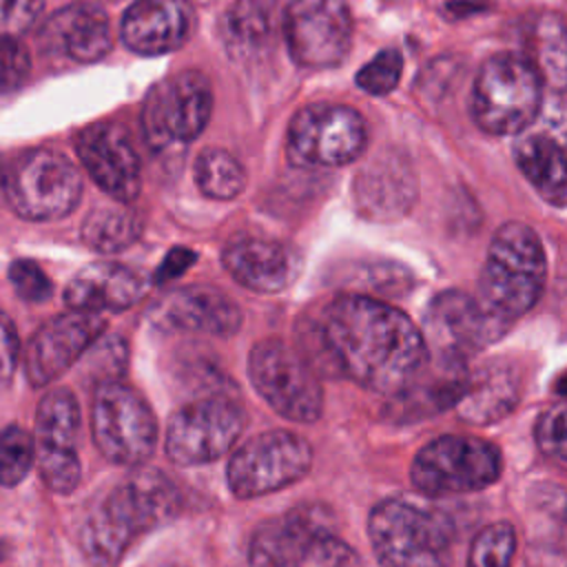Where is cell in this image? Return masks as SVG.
<instances>
[{
  "label": "cell",
  "mask_w": 567,
  "mask_h": 567,
  "mask_svg": "<svg viewBox=\"0 0 567 567\" xmlns=\"http://www.w3.org/2000/svg\"><path fill=\"white\" fill-rule=\"evenodd\" d=\"M44 0H0V44L20 42L38 22Z\"/></svg>",
  "instance_id": "cell-37"
},
{
  "label": "cell",
  "mask_w": 567,
  "mask_h": 567,
  "mask_svg": "<svg viewBox=\"0 0 567 567\" xmlns=\"http://www.w3.org/2000/svg\"><path fill=\"white\" fill-rule=\"evenodd\" d=\"M543 106V75L527 55L496 53L474 80L472 117L489 135L523 133Z\"/></svg>",
  "instance_id": "cell-4"
},
{
  "label": "cell",
  "mask_w": 567,
  "mask_h": 567,
  "mask_svg": "<svg viewBox=\"0 0 567 567\" xmlns=\"http://www.w3.org/2000/svg\"><path fill=\"white\" fill-rule=\"evenodd\" d=\"M2 556H4V545L0 543V558H2Z\"/></svg>",
  "instance_id": "cell-44"
},
{
  "label": "cell",
  "mask_w": 567,
  "mask_h": 567,
  "mask_svg": "<svg viewBox=\"0 0 567 567\" xmlns=\"http://www.w3.org/2000/svg\"><path fill=\"white\" fill-rule=\"evenodd\" d=\"M20 357V339L13 321L0 310V379H9Z\"/></svg>",
  "instance_id": "cell-41"
},
{
  "label": "cell",
  "mask_w": 567,
  "mask_h": 567,
  "mask_svg": "<svg viewBox=\"0 0 567 567\" xmlns=\"http://www.w3.org/2000/svg\"><path fill=\"white\" fill-rule=\"evenodd\" d=\"M403 73V55L399 49H383L372 60H368L354 75L361 91L370 95H388L396 89Z\"/></svg>",
  "instance_id": "cell-34"
},
{
  "label": "cell",
  "mask_w": 567,
  "mask_h": 567,
  "mask_svg": "<svg viewBox=\"0 0 567 567\" xmlns=\"http://www.w3.org/2000/svg\"><path fill=\"white\" fill-rule=\"evenodd\" d=\"M281 33L297 64L337 66L352 44L348 0H288L281 9Z\"/></svg>",
  "instance_id": "cell-15"
},
{
  "label": "cell",
  "mask_w": 567,
  "mask_h": 567,
  "mask_svg": "<svg viewBox=\"0 0 567 567\" xmlns=\"http://www.w3.org/2000/svg\"><path fill=\"white\" fill-rule=\"evenodd\" d=\"M9 281L13 284L16 292L31 303L44 301L53 292L51 279L44 275V270L31 261V259H16L9 266Z\"/></svg>",
  "instance_id": "cell-39"
},
{
  "label": "cell",
  "mask_w": 567,
  "mask_h": 567,
  "mask_svg": "<svg viewBox=\"0 0 567 567\" xmlns=\"http://www.w3.org/2000/svg\"><path fill=\"white\" fill-rule=\"evenodd\" d=\"M295 567H361V558L346 540L323 529L310 540Z\"/></svg>",
  "instance_id": "cell-35"
},
{
  "label": "cell",
  "mask_w": 567,
  "mask_h": 567,
  "mask_svg": "<svg viewBox=\"0 0 567 567\" xmlns=\"http://www.w3.org/2000/svg\"><path fill=\"white\" fill-rule=\"evenodd\" d=\"M288 155L303 166H343L368 146V126L359 111L346 104L317 102L301 109L288 126Z\"/></svg>",
  "instance_id": "cell-13"
},
{
  "label": "cell",
  "mask_w": 567,
  "mask_h": 567,
  "mask_svg": "<svg viewBox=\"0 0 567 567\" xmlns=\"http://www.w3.org/2000/svg\"><path fill=\"white\" fill-rule=\"evenodd\" d=\"M80 405L71 390H49L35 412V465L42 483L55 494H71L80 485L82 465L78 456Z\"/></svg>",
  "instance_id": "cell-16"
},
{
  "label": "cell",
  "mask_w": 567,
  "mask_h": 567,
  "mask_svg": "<svg viewBox=\"0 0 567 567\" xmlns=\"http://www.w3.org/2000/svg\"><path fill=\"white\" fill-rule=\"evenodd\" d=\"M197 259V255L193 252V250H188V248H173L166 257H164V261H162V266L155 270V281H159V284H164V281H171V279H175V277H179L186 268H190V264Z\"/></svg>",
  "instance_id": "cell-42"
},
{
  "label": "cell",
  "mask_w": 567,
  "mask_h": 567,
  "mask_svg": "<svg viewBox=\"0 0 567 567\" xmlns=\"http://www.w3.org/2000/svg\"><path fill=\"white\" fill-rule=\"evenodd\" d=\"M31 60L22 42L0 44V93L20 86L29 73Z\"/></svg>",
  "instance_id": "cell-40"
},
{
  "label": "cell",
  "mask_w": 567,
  "mask_h": 567,
  "mask_svg": "<svg viewBox=\"0 0 567 567\" xmlns=\"http://www.w3.org/2000/svg\"><path fill=\"white\" fill-rule=\"evenodd\" d=\"M179 509L177 487L155 467L137 465L89 514L80 543L95 567H115L142 536L168 525Z\"/></svg>",
  "instance_id": "cell-2"
},
{
  "label": "cell",
  "mask_w": 567,
  "mask_h": 567,
  "mask_svg": "<svg viewBox=\"0 0 567 567\" xmlns=\"http://www.w3.org/2000/svg\"><path fill=\"white\" fill-rule=\"evenodd\" d=\"M86 354V368L100 383L120 381L122 370L126 368V343L120 337H97Z\"/></svg>",
  "instance_id": "cell-36"
},
{
  "label": "cell",
  "mask_w": 567,
  "mask_h": 567,
  "mask_svg": "<svg viewBox=\"0 0 567 567\" xmlns=\"http://www.w3.org/2000/svg\"><path fill=\"white\" fill-rule=\"evenodd\" d=\"M514 159L543 199L563 206L567 199V166L563 146L545 133L525 135L514 146Z\"/></svg>",
  "instance_id": "cell-28"
},
{
  "label": "cell",
  "mask_w": 567,
  "mask_h": 567,
  "mask_svg": "<svg viewBox=\"0 0 567 567\" xmlns=\"http://www.w3.org/2000/svg\"><path fill=\"white\" fill-rule=\"evenodd\" d=\"M2 190L16 215L31 221L66 217L82 197V175L62 153L33 148L16 155L2 175Z\"/></svg>",
  "instance_id": "cell-7"
},
{
  "label": "cell",
  "mask_w": 567,
  "mask_h": 567,
  "mask_svg": "<svg viewBox=\"0 0 567 567\" xmlns=\"http://www.w3.org/2000/svg\"><path fill=\"white\" fill-rule=\"evenodd\" d=\"M213 115V86L197 69L155 84L142 109V128L153 148L193 142Z\"/></svg>",
  "instance_id": "cell-14"
},
{
  "label": "cell",
  "mask_w": 567,
  "mask_h": 567,
  "mask_svg": "<svg viewBox=\"0 0 567 567\" xmlns=\"http://www.w3.org/2000/svg\"><path fill=\"white\" fill-rule=\"evenodd\" d=\"M536 443L540 447V452L556 461V463H565L567 452H565V408L563 403H556L551 408H547L538 421H536Z\"/></svg>",
  "instance_id": "cell-38"
},
{
  "label": "cell",
  "mask_w": 567,
  "mask_h": 567,
  "mask_svg": "<svg viewBox=\"0 0 567 567\" xmlns=\"http://www.w3.org/2000/svg\"><path fill=\"white\" fill-rule=\"evenodd\" d=\"M80 2H84V4H93V7H97V4H111V2H120V0H80Z\"/></svg>",
  "instance_id": "cell-43"
},
{
  "label": "cell",
  "mask_w": 567,
  "mask_h": 567,
  "mask_svg": "<svg viewBox=\"0 0 567 567\" xmlns=\"http://www.w3.org/2000/svg\"><path fill=\"white\" fill-rule=\"evenodd\" d=\"M106 323L95 312L69 310L47 321L29 341L24 372L31 385L44 388L66 372L91 343L102 337Z\"/></svg>",
  "instance_id": "cell-18"
},
{
  "label": "cell",
  "mask_w": 567,
  "mask_h": 567,
  "mask_svg": "<svg viewBox=\"0 0 567 567\" xmlns=\"http://www.w3.org/2000/svg\"><path fill=\"white\" fill-rule=\"evenodd\" d=\"M545 277L547 257L538 235L523 221H507L489 241L478 301L512 326L536 306Z\"/></svg>",
  "instance_id": "cell-3"
},
{
  "label": "cell",
  "mask_w": 567,
  "mask_h": 567,
  "mask_svg": "<svg viewBox=\"0 0 567 567\" xmlns=\"http://www.w3.org/2000/svg\"><path fill=\"white\" fill-rule=\"evenodd\" d=\"M352 193L363 217L394 221L403 217L416 199V175L403 153L388 148L361 168Z\"/></svg>",
  "instance_id": "cell-22"
},
{
  "label": "cell",
  "mask_w": 567,
  "mask_h": 567,
  "mask_svg": "<svg viewBox=\"0 0 567 567\" xmlns=\"http://www.w3.org/2000/svg\"><path fill=\"white\" fill-rule=\"evenodd\" d=\"M75 153L89 177L117 204H128L140 195L142 166L124 126L95 122L82 128L75 137Z\"/></svg>",
  "instance_id": "cell-17"
},
{
  "label": "cell",
  "mask_w": 567,
  "mask_h": 567,
  "mask_svg": "<svg viewBox=\"0 0 567 567\" xmlns=\"http://www.w3.org/2000/svg\"><path fill=\"white\" fill-rule=\"evenodd\" d=\"M279 24L281 11L275 0H235L221 20V35L228 53L246 60L272 44Z\"/></svg>",
  "instance_id": "cell-27"
},
{
  "label": "cell",
  "mask_w": 567,
  "mask_h": 567,
  "mask_svg": "<svg viewBox=\"0 0 567 567\" xmlns=\"http://www.w3.org/2000/svg\"><path fill=\"white\" fill-rule=\"evenodd\" d=\"M144 290V279L128 266L115 261H95L78 270L66 284L64 301L71 310L80 312H120L135 306Z\"/></svg>",
  "instance_id": "cell-24"
},
{
  "label": "cell",
  "mask_w": 567,
  "mask_h": 567,
  "mask_svg": "<svg viewBox=\"0 0 567 567\" xmlns=\"http://www.w3.org/2000/svg\"><path fill=\"white\" fill-rule=\"evenodd\" d=\"M221 264L244 288L261 295H275L295 284L301 270V255L286 241L255 233H239L224 246Z\"/></svg>",
  "instance_id": "cell-19"
},
{
  "label": "cell",
  "mask_w": 567,
  "mask_h": 567,
  "mask_svg": "<svg viewBox=\"0 0 567 567\" xmlns=\"http://www.w3.org/2000/svg\"><path fill=\"white\" fill-rule=\"evenodd\" d=\"M299 354L315 372H328L379 394H401L427 361L421 330L394 306L343 295L321 308Z\"/></svg>",
  "instance_id": "cell-1"
},
{
  "label": "cell",
  "mask_w": 567,
  "mask_h": 567,
  "mask_svg": "<svg viewBox=\"0 0 567 567\" xmlns=\"http://www.w3.org/2000/svg\"><path fill=\"white\" fill-rule=\"evenodd\" d=\"M33 461V436L20 425H7L0 432V485H18Z\"/></svg>",
  "instance_id": "cell-33"
},
{
  "label": "cell",
  "mask_w": 567,
  "mask_h": 567,
  "mask_svg": "<svg viewBox=\"0 0 567 567\" xmlns=\"http://www.w3.org/2000/svg\"><path fill=\"white\" fill-rule=\"evenodd\" d=\"M195 182L210 199H235L246 188V171L228 151L204 148L195 159Z\"/></svg>",
  "instance_id": "cell-30"
},
{
  "label": "cell",
  "mask_w": 567,
  "mask_h": 567,
  "mask_svg": "<svg viewBox=\"0 0 567 567\" xmlns=\"http://www.w3.org/2000/svg\"><path fill=\"white\" fill-rule=\"evenodd\" d=\"M312 467L310 443L290 430H268L235 447L226 465L228 489L257 498L299 483Z\"/></svg>",
  "instance_id": "cell-12"
},
{
  "label": "cell",
  "mask_w": 567,
  "mask_h": 567,
  "mask_svg": "<svg viewBox=\"0 0 567 567\" xmlns=\"http://www.w3.org/2000/svg\"><path fill=\"white\" fill-rule=\"evenodd\" d=\"M244 427L246 412L241 403L228 390L208 392L168 416L164 452L179 467L206 465L228 454Z\"/></svg>",
  "instance_id": "cell-6"
},
{
  "label": "cell",
  "mask_w": 567,
  "mask_h": 567,
  "mask_svg": "<svg viewBox=\"0 0 567 567\" xmlns=\"http://www.w3.org/2000/svg\"><path fill=\"white\" fill-rule=\"evenodd\" d=\"M368 536L381 567H447L452 525L445 516L401 498L372 507Z\"/></svg>",
  "instance_id": "cell-5"
},
{
  "label": "cell",
  "mask_w": 567,
  "mask_h": 567,
  "mask_svg": "<svg viewBox=\"0 0 567 567\" xmlns=\"http://www.w3.org/2000/svg\"><path fill=\"white\" fill-rule=\"evenodd\" d=\"M516 551V529L507 520H496L483 527L467 554V567H509Z\"/></svg>",
  "instance_id": "cell-31"
},
{
  "label": "cell",
  "mask_w": 567,
  "mask_h": 567,
  "mask_svg": "<svg viewBox=\"0 0 567 567\" xmlns=\"http://www.w3.org/2000/svg\"><path fill=\"white\" fill-rule=\"evenodd\" d=\"M91 430L100 454L117 465H144L157 447V419L151 405L122 381L95 388Z\"/></svg>",
  "instance_id": "cell-11"
},
{
  "label": "cell",
  "mask_w": 567,
  "mask_h": 567,
  "mask_svg": "<svg viewBox=\"0 0 567 567\" xmlns=\"http://www.w3.org/2000/svg\"><path fill=\"white\" fill-rule=\"evenodd\" d=\"M323 523L303 509H292L264 520L248 543L250 567H295Z\"/></svg>",
  "instance_id": "cell-26"
},
{
  "label": "cell",
  "mask_w": 567,
  "mask_h": 567,
  "mask_svg": "<svg viewBox=\"0 0 567 567\" xmlns=\"http://www.w3.org/2000/svg\"><path fill=\"white\" fill-rule=\"evenodd\" d=\"M140 235L137 215L124 204L100 206L82 224V239L97 252H120Z\"/></svg>",
  "instance_id": "cell-29"
},
{
  "label": "cell",
  "mask_w": 567,
  "mask_h": 567,
  "mask_svg": "<svg viewBox=\"0 0 567 567\" xmlns=\"http://www.w3.org/2000/svg\"><path fill=\"white\" fill-rule=\"evenodd\" d=\"M195 22L188 0H135L122 18L120 35L133 53L162 55L186 44Z\"/></svg>",
  "instance_id": "cell-21"
},
{
  "label": "cell",
  "mask_w": 567,
  "mask_h": 567,
  "mask_svg": "<svg viewBox=\"0 0 567 567\" xmlns=\"http://www.w3.org/2000/svg\"><path fill=\"white\" fill-rule=\"evenodd\" d=\"M534 42L536 55L529 60L534 62L543 80L549 78V82L560 86L565 82V31L560 16H545L538 22Z\"/></svg>",
  "instance_id": "cell-32"
},
{
  "label": "cell",
  "mask_w": 567,
  "mask_h": 567,
  "mask_svg": "<svg viewBox=\"0 0 567 567\" xmlns=\"http://www.w3.org/2000/svg\"><path fill=\"white\" fill-rule=\"evenodd\" d=\"M390 2H392V0H390Z\"/></svg>",
  "instance_id": "cell-45"
},
{
  "label": "cell",
  "mask_w": 567,
  "mask_h": 567,
  "mask_svg": "<svg viewBox=\"0 0 567 567\" xmlns=\"http://www.w3.org/2000/svg\"><path fill=\"white\" fill-rule=\"evenodd\" d=\"M44 51L80 64L97 62L111 49V27L102 9L93 4H71L55 11L40 31Z\"/></svg>",
  "instance_id": "cell-23"
},
{
  "label": "cell",
  "mask_w": 567,
  "mask_h": 567,
  "mask_svg": "<svg viewBox=\"0 0 567 567\" xmlns=\"http://www.w3.org/2000/svg\"><path fill=\"white\" fill-rule=\"evenodd\" d=\"M501 470V452L489 441L467 434H445L425 443L414 454L410 478L427 496H452L494 485Z\"/></svg>",
  "instance_id": "cell-8"
},
{
  "label": "cell",
  "mask_w": 567,
  "mask_h": 567,
  "mask_svg": "<svg viewBox=\"0 0 567 567\" xmlns=\"http://www.w3.org/2000/svg\"><path fill=\"white\" fill-rule=\"evenodd\" d=\"M151 321L164 332L230 337L241 328L239 306L213 286H184L151 306Z\"/></svg>",
  "instance_id": "cell-20"
},
{
  "label": "cell",
  "mask_w": 567,
  "mask_h": 567,
  "mask_svg": "<svg viewBox=\"0 0 567 567\" xmlns=\"http://www.w3.org/2000/svg\"><path fill=\"white\" fill-rule=\"evenodd\" d=\"M248 377L257 394L292 423H315L323 412V390L310 363L281 339H261L248 354Z\"/></svg>",
  "instance_id": "cell-10"
},
{
  "label": "cell",
  "mask_w": 567,
  "mask_h": 567,
  "mask_svg": "<svg viewBox=\"0 0 567 567\" xmlns=\"http://www.w3.org/2000/svg\"><path fill=\"white\" fill-rule=\"evenodd\" d=\"M520 399V379L512 363L487 361L465 374L463 390L454 403L458 416L474 425L505 419Z\"/></svg>",
  "instance_id": "cell-25"
},
{
  "label": "cell",
  "mask_w": 567,
  "mask_h": 567,
  "mask_svg": "<svg viewBox=\"0 0 567 567\" xmlns=\"http://www.w3.org/2000/svg\"><path fill=\"white\" fill-rule=\"evenodd\" d=\"M509 323L494 317L478 297L461 290L439 292L423 315V343L439 368H465V363L498 341Z\"/></svg>",
  "instance_id": "cell-9"
}]
</instances>
